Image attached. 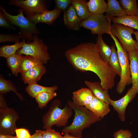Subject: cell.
<instances>
[{
    "label": "cell",
    "mask_w": 138,
    "mask_h": 138,
    "mask_svg": "<svg viewBox=\"0 0 138 138\" xmlns=\"http://www.w3.org/2000/svg\"><path fill=\"white\" fill-rule=\"evenodd\" d=\"M44 64L41 61L32 56H24L20 65V73H22L33 67Z\"/></svg>",
    "instance_id": "cell-26"
},
{
    "label": "cell",
    "mask_w": 138,
    "mask_h": 138,
    "mask_svg": "<svg viewBox=\"0 0 138 138\" xmlns=\"http://www.w3.org/2000/svg\"><path fill=\"white\" fill-rule=\"evenodd\" d=\"M137 94L136 90L132 87L121 99L116 100L110 99L109 105L112 106L114 109L117 112L119 118L121 121L123 122L125 120V111L126 107Z\"/></svg>",
    "instance_id": "cell-11"
},
{
    "label": "cell",
    "mask_w": 138,
    "mask_h": 138,
    "mask_svg": "<svg viewBox=\"0 0 138 138\" xmlns=\"http://www.w3.org/2000/svg\"><path fill=\"white\" fill-rule=\"evenodd\" d=\"M9 5L21 8L27 16L48 10L46 1L42 0H11Z\"/></svg>",
    "instance_id": "cell-10"
},
{
    "label": "cell",
    "mask_w": 138,
    "mask_h": 138,
    "mask_svg": "<svg viewBox=\"0 0 138 138\" xmlns=\"http://www.w3.org/2000/svg\"><path fill=\"white\" fill-rule=\"evenodd\" d=\"M73 102L78 106L85 107L90 104L94 96L89 89L82 87L73 93Z\"/></svg>",
    "instance_id": "cell-14"
},
{
    "label": "cell",
    "mask_w": 138,
    "mask_h": 138,
    "mask_svg": "<svg viewBox=\"0 0 138 138\" xmlns=\"http://www.w3.org/2000/svg\"><path fill=\"white\" fill-rule=\"evenodd\" d=\"M72 0H55L56 9L61 12H65L72 5Z\"/></svg>",
    "instance_id": "cell-33"
},
{
    "label": "cell",
    "mask_w": 138,
    "mask_h": 138,
    "mask_svg": "<svg viewBox=\"0 0 138 138\" xmlns=\"http://www.w3.org/2000/svg\"><path fill=\"white\" fill-rule=\"evenodd\" d=\"M23 55L17 53L6 59L7 64L11 70L12 74L17 76L20 73V67Z\"/></svg>",
    "instance_id": "cell-25"
},
{
    "label": "cell",
    "mask_w": 138,
    "mask_h": 138,
    "mask_svg": "<svg viewBox=\"0 0 138 138\" xmlns=\"http://www.w3.org/2000/svg\"><path fill=\"white\" fill-rule=\"evenodd\" d=\"M133 34L135 36L137 44V50H138V31H134L133 32Z\"/></svg>",
    "instance_id": "cell-42"
},
{
    "label": "cell",
    "mask_w": 138,
    "mask_h": 138,
    "mask_svg": "<svg viewBox=\"0 0 138 138\" xmlns=\"http://www.w3.org/2000/svg\"><path fill=\"white\" fill-rule=\"evenodd\" d=\"M61 12L55 8L53 9L36 13L27 16L26 17L31 22L36 24L42 23L49 25H52L60 16Z\"/></svg>",
    "instance_id": "cell-12"
},
{
    "label": "cell",
    "mask_w": 138,
    "mask_h": 138,
    "mask_svg": "<svg viewBox=\"0 0 138 138\" xmlns=\"http://www.w3.org/2000/svg\"><path fill=\"white\" fill-rule=\"evenodd\" d=\"M111 21L103 14L91 15L87 19L82 20L80 27L90 30L92 34L98 35L107 33L110 36Z\"/></svg>",
    "instance_id": "cell-7"
},
{
    "label": "cell",
    "mask_w": 138,
    "mask_h": 138,
    "mask_svg": "<svg viewBox=\"0 0 138 138\" xmlns=\"http://www.w3.org/2000/svg\"><path fill=\"white\" fill-rule=\"evenodd\" d=\"M0 26L8 30L14 29L15 28L10 24L3 13L1 12H0Z\"/></svg>",
    "instance_id": "cell-36"
},
{
    "label": "cell",
    "mask_w": 138,
    "mask_h": 138,
    "mask_svg": "<svg viewBox=\"0 0 138 138\" xmlns=\"http://www.w3.org/2000/svg\"><path fill=\"white\" fill-rule=\"evenodd\" d=\"M58 89L56 85L51 87H47L41 85L37 83L29 84L25 90L29 95L34 98L38 94L43 92L53 93Z\"/></svg>",
    "instance_id": "cell-20"
},
{
    "label": "cell",
    "mask_w": 138,
    "mask_h": 138,
    "mask_svg": "<svg viewBox=\"0 0 138 138\" xmlns=\"http://www.w3.org/2000/svg\"><path fill=\"white\" fill-rule=\"evenodd\" d=\"M65 55L76 71L83 72L90 71L95 73L103 88L108 90L114 86L117 75L108 64L100 58L96 43H81L66 50Z\"/></svg>",
    "instance_id": "cell-1"
},
{
    "label": "cell",
    "mask_w": 138,
    "mask_h": 138,
    "mask_svg": "<svg viewBox=\"0 0 138 138\" xmlns=\"http://www.w3.org/2000/svg\"><path fill=\"white\" fill-rule=\"evenodd\" d=\"M0 9L10 24L19 28V34L23 39L32 40L34 34H41V32L37 28L36 25L24 16L23 10L22 9L18 10V14L16 15H12L8 13L1 6Z\"/></svg>",
    "instance_id": "cell-4"
},
{
    "label": "cell",
    "mask_w": 138,
    "mask_h": 138,
    "mask_svg": "<svg viewBox=\"0 0 138 138\" xmlns=\"http://www.w3.org/2000/svg\"><path fill=\"white\" fill-rule=\"evenodd\" d=\"M42 130H36L34 133L31 135L30 138H43L42 135Z\"/></svg>",
    "instance_id": "cell-39"
},
{
    "label": "cell",
    "mask_w": 138,
    "mask_h": 138,
    "mask_svg": "<svg viewBox=\"0 0 138 138\" xmlns=\"http://www.w3.org/2000/svg\"><path fill=\"white\" fill-rule=\"evenodd\" d=\"M8 108L6 102L3 95H0V111L5 109Z\"/></svg>",
    "instance_id": "cell-38"
},
{
    "label": "cell",
    "mask_w": 138,
    "mask_h": 138,
    "mask_svg": "<svg viewBox=\"0 0 138 138\" xmlns=\"http://www.w3.org/2000/svg\"><path fill=\"white\" fill-rule=\"evenodd\" d=\"M16 138H18V137H17Z\"/></svg>",
    "instance_id": "cell-44"
},
{
    "label": "cell",
    "mask_w": 138,
    "mask_h": 138,
    "mask_svg": "<svg viewBox=\"0 0 138 138\" xmlns=\"http://www.w3.org/2000/svg\"><path fill=\"white\" fill-rule=\"evenodd\" d=\"M112 35L116 37L124 50L128 53L137 50L136 41L132 38L134 31L133 28L118 24L111 25Z\"/></svg>",
    "instance_id": "cell-8"
},
{
    "label": "cell",
    "mask_w": 138,
    "mask_h": 138,
    "mask_svg": "<svg viewBox=\"0 0 138 138\" xmlns=\"http://www.w3.org/2000/svg\"><path fill=\"white\" fill-rule=\"evenodd\" d=\"M110 47L112 52L108 64L114 71L116 75L120 77L121 69L117 50L116 49L115 45L113 44Z\"/></svg>",
    "instance_id": "cell-30"
},
{
    "label": "cell",
    "mask_w": 138,
    "mask_h": 138,
    "mask_svg": "<svg viewBox=\"0 0 138 138\" xmlns=\"http://www.w3.org/2000/svg\"><path fill=\"white\" fill-rule=\"evenodd\" d=\"M67 105L74 110L75 116L72 123L63 128V132L68 133L75 136L82 137V132L84 129L101 120L85 107L76 105L72 101L68 100Z\"/></svg>",
    "instance_id": "cell-2"
},
{
    "label": "cell",
    "mask_w": 138,
    "mask_h": 138,
    "mask_svg": "<svg viewBox=\"0 0 138 138\" xmlns=\"http://www.w3.org/2000/svg\"><path fill=\"white\" fill-rule=\"evenodd\" d=\"M57 95L55 92L50 93L43 92L37 95L34 97L39 108H44L48 103Z\"/></svg>",
    "instance_id": "cell-31"
},
{
    "label": "cell",
    "mask_w": 138,
    "mask_h": 138,
    "mask_svg": "<svg viewBox=\"0 0 138 138\" xmlns=\"http://www.w3.org/2000/svg\"><path fill=\"white\" fill-rule=\"evenodd\" d=\"M84 83L94 96L110 104L111 98L108 90L103 88L100 82H91L86 80Z\"/></svg>",
    "instance_id": "cell-17"
},
{
    "label": "cell",
    "mask_w": 138,
    "mask_h": 138,
    "mask_svg": "<svg viewBox=\"0 0 138 138\" xmlns=\"http://www.w3.org/2000/svg\"><path fill=\"white\" fill-rule=\"evenodd\" d=\"M119 3L126 15L138 16L136 0H120Z\"/></svg>",
    "instance_id": "cell-29"
},
{
    "label": "cell",
    "mask_w": 138,
    "mask_h": 138,
    "mask_svg": "<svg viewBox=\"0 0 138 138\" xmlns=\"http://www.w3.org/2000/svg\"><path fill=\"white\" fill-rule=\"evenodd\" d=\"M25 39H23L20 42L15 43L11 45H4L0 48V56L7 59L11 55L16 53L21 49L25 43Z\"/></svg>",
    "instance_id": "cell-27"
},
{
    "label": "cell",
    "mask_w": 138,
    "mask_h": 138,
    "mask_svg": "<svg viewBox=\"0 0 138 138\" xmlns=\"http://www.w3.org/2000/svg\"><path fill=\"white\" fill-rule=\"evenodd\" d=\"M43 138H63L61 134L59 132L49 128L42 131Z\"/></svg>",
    "instance_id": "cell-34"
},
{
    "label": "cell",
    "mask_w": 138,
    "mask_h": 138,
    "mask_svg": "<svg viewBox=\"0 0 138 138\" xmlns=\"http://www.w3.org/2000/svg\"><path fill=\"white\" fill-rule=\"evenodd\" d=\"M87 5L91 15L103 14L106 12L107 3L104 0H90L87 2Z\"/></svg>",
    "instance_id": "cell-24"
},
{
    "label": "cell",
    "mask_w": 138,
    "mask_h": 138,
    "mask_svg": "<svg viewBox=\"0 0 138 138\" xmlns=\"http://www.w3.org/2000/svg\"><path fill=\"white\" fill-rule=\"evenodd\" d=\"M63 20L64 25L68 29L74 30H80L82 20L72 5L64 13Z\"/></svg>",
    "instance_id": "cell-13"
},
{
    "label": "cell",
    "mask_w": 138,
    "mask_h": 138,
    "mask_svg": "<svg viewBox=\"0 0 138 138\" xmlns=\"http://www.w3.org/2000/svg\"><path fill=\"white\" fill-rule=\"evenodd\" d=\"M61 102L58 99L52 102L48 110L42 118L43 129L51 128L54 125L62 127L66 125L72 114L73 110L68 105L61 109Z\"/></svg>",
    "instance_id": "cell-3"
},
{
    "label": "cell",
    "mask_w": 138,
    "mask_h": 138,
    "mask_svg": "<svg viewBox=\"0 0 138 138\" xmlns=\"http://www.w3.org/2000/svg\"><path fill=\"white\" fill-rule=\"evenodd\" d=\"M87 2L85 0H72V5L82 20H86L91 15L88 10Z\"/></svg>",
    "instance_id": "cell-22"
},
{
    "label": "cell",
    "mask_w": 138,
    "mask_h": 138,
    "mask_svg": "<svg viewBox=\"0 0 138 138\" xmlns=\"http://www.w3.org/2000/svg\"><path fill=\"white\" fill-rule=\"evenodd\" d=\"M109 105L102 100L94 96L90 104L85 107L101 119L110 111Z\"/></svg>",
    "instance_id": "cell-16"
},
{
    "label": "cell",
    "mask_w": 138,
    "mask_h": 138,
    "mask_svg": "<svg viewBox=\"0 0 138 138\" xmlns=\"http://www.w3.org/2000/svg\"><path fill=\"white\" fill-rule=\"evenodd\" d=\"M19 119L17 112L12 108L0 111V134L13 135L16 129V123Z\"/></svg>",
    "instance_id": "cell-9"
},
{
    "label": "cell",
    "mask_w": 138,
    "mask_h": 138,
    "mask_svg": "<svg viewBox=\"0 0 138 138\" xmlns=\"http://www.w3.org/2000/svg\"><path fill=\"white\" fill-rule=\"evenodd\" d=\"M11 91L14 92L20 100H23L22 95L18 92L14 84L11 81L5 79L3 76L1 75L0 95H3Z\"/></svg>",
    "instance_id": "cell-28"
},
{
    "label": "cell",
    "mask_w": 138,
    "mask_h": 138,
    "mask_svg": "<svg viewBox=\"0 0 138 138\" xmlns=\"http://www.w3.org/2000/svg\"><path fill=\"white\" fill-rule=\"evenodd\" d=\"M106 16L112 22L113 24H121L138 31V16L126 15L117 17Z\"/></svg>",
    "instance_id": "cell-19"
},
{
    "label": "cell",
    "mask_w": 138,
    "mask_h": 138,
    "mask_svg": "<svg viewBox=\"0 0 138 138\" xmlns=\"http://www.w3.org/2000/svg\"><path fill=\"white\" fill-rule=\"evenodd\" d=\"M132 79V87L135 89L138 94V50L128 53Z\"/></svg>",
    "instance_id": "cell-18"
},
{
    "label": "cell",
    "mask_w": 138,
    "mask_h": 138,
    "mask_svg": "<svg viewBox=\"0 0 138 138\" xmlns=\"http://www.w3.org/2000/svg\"><path fill=\"white\" fill-rule=\"evenodd\" d=\"M102 35H98L96 40L97 44L99 54L101 59L108 63L111 54L110 47L107 45L102 38Z\"/></svg>",
    "instance_id": "cell-21"
},
{
    "label": "cell",
    "mask_w": 138,
    "mask_h": 138,
    "mask_svg": "<svg viewBox=\"0 0 138 138\" xmlns=\"http://www.w3.org/2000/svg\"><path fill=\"white\" fill-rule=\"evenodd\" d=\"M63 138H82L81 136H75L70 134L68 133H64V135Z\"/></svg>",
    "instance_id": "cell-41"
},
{
    "label": "cell",
    "mask_w": 138,
    "mask_h": 138,
    "mask_svg": "<svg viewBox=\"0 0 138 138\" xmlns=\"http://www.w3.org/2000/svg\"><path fill=\"white\" fill-rule=\"evenodd\" d=\"M93 138H97L96 137H93Z\"/></svg>",
    "instance_id": "cell-43"
},
{
    "label": "cell",
    "mask_w": 138,
    "mask_h": 138,
    "mask_svg": "<svg viewBox=\"0 0 138 138\" xmlns=\"http://www.w3.org/2000/svg\"><path fill=\"white\" fill-rule=\"evenodd\" d=\"M16 136L8 134H0V138H16Z\"/></svg>",
    "instance_id": "cell-40"
},
{
    "label": "cell",
    "mask_w": 138,
    "mask_h": 138,
    "mask_svg": "<svg viewBox=\"0 0 138 138\" xmlns=\"http://www.w3.org/2000/svg\"><path fill=\"white\" fill-rule=\"evenodd\" d=\"M21 36L19 34H0V42H6L14 41L15 43L19 42L21 38Z\"/></svg>",
    "instance_id": "cell-32"
},
{
    "label": "cell",
    "mask_w": 138,
    "mask_h": 138,
    "mask_svg": "<svg viewBox=\"0 0 138 138\" xmlns=\"http://www.w3.org/2000/svg\"><path fill=\"white\" fill-rule=\"evenodd\" d=\"M110 36L113 40L117 48L121 69L120 79L117 84L116 90L119 94H121L126 86L132 84L128 53L124 50L116 37L112 34Z\"/></svg>",
    "instance_id": "cell-5"
},
{
    "label": "cell",
    "mask_w": 138,
    "mask_h": 138,
    "mask_svg": "<svg viewBox=\"0 0 138 138\" xmlns=\"http://www.w3.org/2000/svg\"><path fill=\"white\" fill-rule=\"evenodd\" d=\"M107 6V16L120 17L126 15L117 0H108Z\"/></svg>",
    "instance_id": "cell-23"
},
{
    "label": "cell",
    "mask_w": 138,
    "mask_h": 138,
    "mask_svg": "<svg viewBox=\"0 0 138 138\" xmlns=\"http://www.w3.org/2000/svg\"><path fill=\"white\" fill-rule=\"evenodd\" d=\"M15 133L18 138H30L31 136L28 130L24 128H17Z\"/></svg>",
    "instance_id": "cell-37"
},
{
    "label": "cell",
    "mask_w": 138,
    "mask_h": 138,
    "mask_svg": "<svg viewBox=\"0 0 138 138\" xmlns=\"http://www.w3.org/2000/svg\"><path fill=\"white\" fill-rule=\"evenodd\" d=\"M33 40L32 42L28 40L16 53L32 56L41 61L44 64H46L50 59L48 52V47L37 34L34 35Z\"/></svg>",
    "instance_id": "cell-6"
},
{
    "label": "cell",
    "mask_w": 138,
    "mask_h": 138,
    "mask_svg": "<svg viewBox=\"0 0 138 138\" xmlns=\"http://www.w3.org/2000/svg\"><path fill=\"white\" fill-rule=\"evenodd\" d=\"M47 71L43 65L38 66L21 73L22 79L25 84H29L37 83L45 74Z\"/></svg>",
    "instance_id": "cell-15"
},
{
    "label": "cell",
    "mask_w": 138,
    "mask_h": 138,
    "mask_svg": "<svg viewBox=\"0 0 138 138\" xmlns=\"http://www.w3.org/2000/svg\"><path fill=\"white\" fill-rule=\"evenodd\" d=\"M132 133L129 130L121 129L114 132L113 136L114 138H131Z\"/></svg>",
    "instance_id": "cell-35"
}]
</instances>
